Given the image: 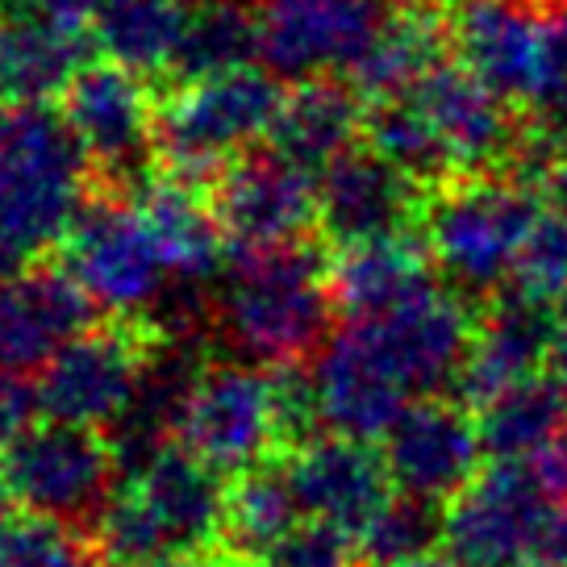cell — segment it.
Returning <instances> with one entry per match:
<instances>
[{
  "label": "cell",
  "mask_w": 567,
  "mask_h": 567,
  "mask_svg": "<svg viewBox=\"0 0 567 567\" xmlns=\"http://www.w3.org/2000/svg\"><path fill=\"white\" fill-rule=\"evenodd\" d=\"M4 496H9V493H4V480H0V501H4Z\"/></svg>",
  "instance_id": "cell-47"
},
{
  "label": "cell",
  "mask_w": 567,
  "mask_h": 567,
  "mask_svg": "<svg viewBox=\"0 0 567 567\" xmlns=\"http://www.w3.org/2000/svg\"><path fill=\"white\" fill-rule=\"evenodd\" d=\"M309 384L321 425H330V434L363 443L384 439L389 425L413 405V392L401 384V375L384 363V354L354 321H347V330L318 351Z\"/></svg>",
  "instance_id": "cell-14"
},
{
  "label": "cell",
  "mask_w": 567,
  "mask_h": 567,
  "mask_svg": "<svg viewBox=\"0 0 567 567\" xmlns=\"http://www.w3.org/2000/svg\"><path fill=\"white\" fill-rule=\"evenodd\" d=\"M21 9H30L47 21H59V25H71V30H84L105 9V0H21Z\"/></svg>",
  "instance_id": "cell-40"
},
{
  "label": "cell",
  "mask_w": 567,
  "mask_h": 567,
  "mask_svg": "<svg viewBox=\"0 0 567 567\" xmlns=\"http://www.w3.org/2000/svg\"><path fill=\"white\" fill-rule=\"evenodd\" d=\"M193 4H217V0H193Z\"/></svg>",
  "instance_id": "cell-48"
},
{
  "label": "cell",
  "mask_w": 567,
  "mask_h": 567,
  "mask_svg": "<svg viewBox=\"0 0 567 567\" xmlns=\"http://www.w3.org/2000/svg\"><path fill=\"white\" fill-rule=\"evenodd\" d=\"M280 467L305 517L334 522L354 538L392 496L384 455H375L363 439H347V434H313L305 443L288 446Z\"/></svg>",
  "instance_id": "cell-15"
},
{
  "label": "cell",
  "mask_w": 567,
  "mask_h": 567,
  "mask_svg": "<svg viewBox=\"0 0 567 567\" xmlns=\"http://www.w3.org/2000/svg\"><path fill=\"white\" fill-rule=\"evenodd\" d=\"M68 271L109 318H151L176 284L159 238L130 200H101L80 213L68 234Z\"/></svg>",
  "instance_id": "cell-6"
},
{
  "label": "cell",
  "mask_w": 567,
  "mask_h": 567,
  "mask_svg": "<svg viewBox=\"0 0 567 567\" xmlns=\"http://www.w3.org/2000/svg\"><path fill=\"white\" fill-rule=\"evenodd\" d=\"M89 193V155L63 113L18 105L0 130V238L38 255L68 238Z\"/></svg>",
  "instance_id": "cell-3"
},
{
  "label": "cell",
  "mask_w": 567,
  "mask_h": 567,
  "mask_svg": "<svg viewBox=\"0 0 567 567\" xmlns=\"http://www.w3.org/2000/svg\"><path fill=\"white\" fill-rule=\"evenodd\" d=\"M84 71V38L71 25L18 9L0 18V101L47 105Z\"/></svg>",
  "instance_id": "cell-25"
},
{
  "label": "cell",
  "mask_w": 567,
  "mask_h": 567,
  "mask_svg": "<svg viewBox=\"0 0 567 567\" xmlns=\"http://www.w3.org/2000/svg\"><path fill=\"white\" fill-rule=\"evenodd\" d=\"M514 288L543 305L567 301V213H543L514 271Z\"/></svg>",
  "instance_id": "cell-36"
},
{
  "label": "cell",
  "mask_w": 567,
  "mask_h": 567,
  "mask_svg": "<svg viewBox=\"0 0 567 567\" xmlns=\"http://www.w3.org/2000/svg\"><path fill=\"white\" fill-rule=\"evenodd\" d=\"M221 476L226 472H217L188 446L167 443L122 484L142 501V509L159 526L172 555L184 559L217 543V534H226L230 488L221 484Z\"/></svg>",
  "instance_id": "cell-20"
},
{
  "label": "cell",
  "mask_w": 567,
  "mask_h": 567,
  "mask_svg": "<svg viewBox=\"0 0 567 567\" xmlns=\"http://www.w3.org/2000/svg\"><path fill=\"white\" fill-rule=\"evenodd\" d=\"M384 467L392 476V488L422 501H455V496L484 472L480 463L484 443H480L476 413H467L455 401L443 396H422L389 425L384 434Z\"/></svg>",
  "instance_id": "cell-12"
},
{
  "label": "cell",
  "mask_w": 567,
  "mask_h": 567,
  "mask_svg": "<svg viewBox=\"0 0 567 567\" xmlns=\"http://www.w3.org/2000/svg\"><path fill=\"white\" fill-rule=\"evenodd\" d=\"M271 71H226L188 80L159 109V151L172 176H221L234 159L250 155L259 138H271L284 92Z\"/></svg>",
  "instance_id": "cell-4"
},
{
  "label": "cell",
  "mask_w": 567,
  "mask_h": 567,
  "mask_svg": "<svg viewBox=\"0 0 567 567\" xmlns=\"http://www.w3.org/2000/svg\"><path fill=\"white\" fill-rule=\"evenodd\" d=\"M389 18L384 0H264L259 59L271 75L297 84L326 71H354Z\"/></svg>",
  "instance_id": "cell-9"
},
{
  "label": "cell",
  "mask_w": 567,
  "mask_h": 567,
  "mask_svg": "<svg viewBox=\"0 0 567 567\" xmlns=\"http://www.w3.org/2000/svg\"><path fill=\"white\" fill-rule=\"evenodd\" d=\"M425 188L384 155L351 151L318 176V226L338 247L372 243L422 221Z\"/></svg>",
  "instance_id": "cell-17"
},
{
  "label": "cell",
  "mask_w": 567,
  "mask_h": 567,
  "mask_svg": "<svg viewBox=\"0 0 567 567\" xmlns=\"http://www.w3.org/2000/svg\"><path fill=\"white\" fill-rule=\"evenodd\" d=\"M188 18L184 0H105L92 21V38L109 63L134 75H159L176 71Z\"/></svg>",
  "instance_id": "cell-29"
},
{
  "label": "cell",
  "mask_w": 567,
  "mask_h": 567,
  "mask_svg": "<svg viewBox=\"0 0 567 567\" xmlns=\"http://www.w3.org/2000/svg\"><path fill=\"white\" fill-rule=\"evenodd\" d=\"M301 505L292 496V484L284 476V467H250L243 480L230 488V517H226V538L243 559H259L284 530H292L301 522Z\"/></svg>",
  "instance_id": "cell-32"
},
{
  "label": "cell",
  "mask_w": 567,
  "mask_h": 567,
  "mask_svg": "<svg viewBox=\"0 0 567 567\" xmlns=\"http://www.w3.org/2000/svg\"><path fill=\"white\" fill-rule=\"evenodd\" d=\"M0 480L25 514L59 526H92L117 488V460L96 430L47 422L4 451Z\"/></svg>",
  "instance_id": "cell-5"
},
{
  "label": "cell",
  "mask_w": 567,
  "mask_h": 567,
  "mask_svg": "<svg viewBox=\"0 0 567 567\" xmlns=\"http://www.w3.org/2000/svg\"><path fill=\"white\" fill-rule=\"evenodd\" d=\"M167 567H196V564H167Z\"/></svg>",
  "instance_id": "cell-49"
},
{
  "label": "cell",
  "mask_w": 567,
  "mask_h": 567,
  "mask_svg": "<svg viewBox=\"0 0 567 567\" xmlns=\"http://www.w3.org/2000/svg\"><path fill=\"white\" fill-rule=\"evenodd\" d=\"M443 526L446 514L434 501L396 493L359 534V559L372 567H405L425 559L443 543Z\"/></svg>",
  "instance_id": "cell-33"
},
{
  "label": "cell",
  "mask_w": 567,
  "mask_h": 567,
  "mask_svg": "<svg viewBox=\"0 0 567 567\" xmlns=\"http://www.w3.org/2000/svg\"><path fill=\"white\" fill-rule=\"evenodd\" d=\"M413 96L439 125L455 176H484L496 167H514L517 151L526 142L514 122V105L496 96L488 84H480L463 63L460 68L443 63L413 89Z\"/></svg>",
  "instance_id": "cell-19"
},
{
  "label": "cell",
  "mask_w": 567,
  "mask_h": 567,
  "mask_svg": "<svg viewBox=\"0 0 567 567\" xmlns=\"http://www.w3.org/2000/svg\"><path fill=\"white\" fill-rule=\"evenodd\" d=\"M550 488L530 463H493L446 509L443 547L455 567H526Z\"/></svg>",
  "instance_id": "cell-8"
},
{
  "label": "cell",
  "mask_w": 567,
  "mask_h": 567,
  "mask_svg": "<svg viewBox=\"0 0 567 567\" xmlns=\"http://www.w3.org/2000/svg\"><path fill=\"white\" fill-rule=\"evenodd\" d=\"M92 301L71 271L30 267L0 284V372L34 375L89 330Z\"/></svg>",
  "instance_id": "cell-21"
},
{
  "label": "cell",
  "mask_w": 567,
  "mask_h": 567,
  "mask_svg": "<svg viewBox=\"0 0 567 567\" xmlns=\"http://www.w3.org/2000/svg\"><path fill=\"white\" fill-rule=\"evenodd\" d=\"M363 326V334L372 338V347L384 354L392 372L401 375L413 396H439L446 384H460L476 321L463 309L460 297H451L443 288L425 292L413 305L384 313V318L354 321Z\"/></svg>",
  "instance_id": "cell-16"
},
{
  "label": "cell",
  "mask_w": 567,
  "mask_h": 567,
  "mask_svg": "<svg viewBox=\"0 0 567 567\" xmlns=\"http://www.w3.org/2000/svg\"><path fill=\"white\" fill-rule=\"evenodd\" d=\"M155 338L125 326H101L75 334L42 368L38 396L51 422L84 425V430H113L134 401Z\"/></svg>",
  "instance_id": "cell-10"
},
{
  "label": "cell",
  "mask_w": 567,
  "mask_h": 567,
  "mask_svg": "<svg viewBox=\"0 0 567 567\" xmlns=\"http://www.w3.org/2000/svg\"><path fill=\"white\" fill-rule=\"evenodd\" d=\"M526 113L543 134H567V0H543V51Z\"/></svg>",
  "instance_id": "cell-34"
},
{
  "label": "cell",
  "mask_w": 567,
  "mask_h": 567,
  "mask_svg": "<svg viewBox=\"0 0 567 567\" xmlns=\"http://www.w3.org/2000/svg\"><path fill=\"white\" fill-rule=\"evenodd\" d=\"M359 134H368L363 92L338 80H301L292 92H284V105L271 125V146L301 172L321 176L330 163L351 155Z\"/></svg>",
  "instance_id": "cell-24"
},
{
  "label": "cell",
  "mask_w": 567,
  "mask_h": 567,
  "mask_svg": "<svg viewBox=\"0 0 567 567\" xmlns=\"http://www.w3.org/2000/svg\"><path fill=\"white\" fill-rule=\"evenodd\" d=\"M368 146L375 155H384L392 167H401L409 179H417L422 188H439L446 179H455L446 142L439 134L434 117L425 105L405 92V96H389V101H372L368 109Z\"/></svg>",
  "instance_id": "cell-30"
},
{
  "label": "cell",
  "mask_w": 567,
  "mask_h": 567,
  "mask_svg": "<svg viewBox=\"0 0 567 567\" xmlns=\"http://www.w3.org/2000/svg\"><path fill=\"white\" fill-rule=\"evenodd\" d=\"M330 264L305 243L238 250L213 297V326L238 359L259 368H301L330 342Z\"/></svg>",
  "instance_id": "cell-1"
},
{
  "label": "cell",
  "mask_w": 567,
  "mask_h": 567,
  "mask_svg": "<svg viewBox=\"0 0 567 567\" xmlns=\"http://www.w3.org/2000/svg\"><path fill=\"white\" fill-rule=\"evenodd\" d=\"M480 443L493 463H530L555 443L567 422V389L555 375L534 372L476 405Z\"/></svg>",
  "instance_id": "cell-27"
},
{
  "label": "cell",
  "mask_w": 567,
  "mask_h": 567,
  "mask_svg": "<svg viewBox=\"0 0 567 567\" xmlns=\"http://www.w3.org/2000/svg\"><path fill=\"white\" fill-rule=\"evenodd\" d=\"M138 209L151 234L159 238L163 259L179 284H209L221 267L226 230L217 221L213 205L196 196L193 179H155L138 196Z\"/></svg>",
  "instance_id": "cell-26"
},
{
  "label": "cell",
  "mask_w": 567,
  "mask_h": 567,
  "mask_svg": "<svg viewBox=\"0 0 567 567\" xmlns=\"http://www.w3.org/2000/svg\"><path fill=\"white\" fill-rule=\"evenodd\" d=\"M550 375L567 389V301L555 309V326H550Z\"/></svg>",
  "instance_id": "cell-42"
},
{
  "label": "cell",
  "mask_w": 567,
  "mask_h": 567,
  "mask_svg": "<svg viewBox=\"0 0 567 567\" xmlns=\"http://www.w3.org/2000/svg\"><path fill=\"white\" fill-rule=\"evenodd\" d=\"M550 326H555V309L517 288L514 297L488 305L476 321V338H472V351L455 384L463 401L484 405L501 389L538 372L550 354Z\"/></svg>",
  "instance_id": "cell-22"
},
{
  "label": "cell",
  "mask_w": 567,
  "mask_h": 567,
  "mask_svg": "<svg viewBox=\"0 0 567 567\" xmlns=\"http://www.w3.org/2000/svg\"><path fill=\"white\" fill-rule=\"evenodd\" d=\"M354 555H359V538L351 530H342L334 522L301 517L255 559V567H351Z\"/></svg>",
  "instance_id": "cell-37"
},
{
  "label": "cell",
  "mask_w": 567,
  "mask_h": 567,
  "mask_svg": "<svg viewBox=\"0 0 567 567\" xmlns=\"http://www.w3.org/2000/svg\"><path fill=\"white\" fill-rule=\"evenodd\" d=\"M526 567H567V505H550L547 522L538 526Z\"/></svg>",
  "instance_id": "cell-39"
},
{
  "label": "cell",
  "mask_w": 567,
  "mask_h": 567,
  "mask_svg": "<svg viewBox=\"0 0 567 567\" xmlns=\"http://www.w3.org/2000/svg\"><path fill=\"white\" fill-rule=\"evenodd\" d=\"M405 567H455L451 559H439V555H425V559H413V564Z\"/></svg>",
  "instance_id": "cell-45"
},
{
  "label": "cell",
  "mask_w": 567,
  "mask_h": 567,
  "mask_svg": "<svg viewBox=\"0 0 567 567\" xmlns=\"http://www.w3.org/2000/svg\"><path fill=\"white\" fill-rule=\"evenodd\" d=\"M538 476H543V484L550 488V496L567 505V422H564V430L555 434V443L543 451V460H538Z\"/></svg>",
  "instance_id": "cell-41"
},
{
  "label": "cell",
  "mask_w": 567,
  "mask_h": 567,
  "mask_svg": "<svg viewBox=\"0 0 567 567\" xmlns=\"http://www.w3.org/2000/svg\"><path fill=\"white\" fill-rule=\"evenodd\" d=\"M255 59H259V13H247L238 0H217V4H200L188 18L176 75L184 84L209 80V75L250 68Z\"/></svg>",
  "instance_id": "cell-31"
},
{
  "label": "cell",
  "mask_w": 567,
  "mask_h": 567,
  "mask_svg": "<svg viewBox=\"0 0 567 567\" xmlns=\"http://www.w3.org/2000/svg\"><path fill=\"white\" fill-rule=\"evenodd\" d=\"M543 184H547V193L555 196V205L567 213V142L550 151V163H547V176H543Z\"/></svg>",
  "instance_id": "cell-43"
},
{
  "label": "cell",
  "mask_w": 567,
  "mask_h": 567,
  "mask_svg": "<svg viewBox=\"0 0 567 567\" xmlns=\"http://www.w3.org/2000/svg\"><path fill=\"white\" fill-rule=\"evenodd\" d=\"M213 213L234 250L301 243L318 226V179L284 155H243L217 176Z\"/></svg>",
  "instance_id": "cell-13"
},
{
  "label": "cell",
  "mask_w": 567,
  "mask_h": 567,
  "mask_svg": "<svg viewBox=\"0 0 567 567\" xmlns=\"http://www.w3.org/2000/svg\"><path fill=\"white\" fill-rule=\"evenodd\" d=\"M18 250L9 247V243H4V238H0V284L4 280H13V276H18Z\"/></svg>",
  "instance_id": "cell-44"
},
{
  "label": "cell",
  "mask_w": 567,
  "mask_h": 567,
  "mask_svg": "<svg viewBox=\"0 0 567 567\" xmlns=\"http://www.w3.org/2000/svg\"><path fill=\"white\" fill-rule=\"evenodd\" d=\"M330 276H334V301L347 321L384 318L439 288L434 284L439 267L430 259V250L405 234L342 247L330 264Z\"/></svg>",
  "instance_id": "cell-23"
},
{
  "label": "cell",
  "mask_w": 567,
  "mask_h": 567,
  "mask_svg": "<svg viewBox=\"0 0 567 567\" xmlns=\"http://www.w3.org/2000/svg\"><path fill=\"white\" fill-rule=\"evenodd\" d=\"M446 51H451L446 18L430 13V9H405L384 21L372 51L354 63L351 80L354 89L363 92V101L405 96L443 68Z\"/></svg>",
  "instance_id": "cell-28"
},
{
  "label": "cell",
  "mask_w": 567,
  "mask_h": 567,
  "mask_svg": "<svg viewBox=\"0 0 567 567\" xmlns=\"http://www.w3.org/2000/svg\"><path fill=\"white\" fill-rule=\"evenodd\" d=\"M538 217L543 213L530 179L514 172L455 176L425 196V250L460 292L488 297L514 280L522 247Z\"/></svg>",
  "instance_id": "cell-2"
},
{
  "label": "cell",
  "mask_w": 567,
  "mask_h": 567,
  "mask_svg": "<svg viewBox=\"0 0 567 567\" xmlns=\"http://www.w3.org/2000/svg\"><path fill=\"white\" fill-rule=\"evenodd\" d=\"M38 413H42V396L30 384V375L0 372V455L34 430Z\"/></svg>",
  "instance_id": "cell-38"
},
{
  "label": "cell",
  "mask_w": 567,
  "mask_h": 567,
  "mask_svg": "<svg viewBox=\"0 0 567 567\" xmlns=\"http://www.w3.org/2000/svg\"><path fill=\"white\" fill-rule=\"evenodd\" d=\"M446 25L463 68L526 109L543 51V0H455Z\"/></svg>",
  "instance_id": "cell-18"
},
{
  "label": "cell",
  "mask_w": 567,
  "mask_h": 567,
  "mask_svg": "<svg viewBox=\"0 0 567 567\" xmlns=\"http://www.w3.org/2000/svg\"><path fill=\"white\" fill-rule=\"evenodd\" d=\"M63 117L92 167L117 184L138 176L142 163L159 146V105L151 101L146 75H134L109 59L71 80L63 92Z\"/></svg>",
  "instance_id": "cell-11"
},
{
  "label": "cell",
  "mask_w": 567,
  "mask_h": 567,
  "mask_svg": "<svg viewBox=\"0 0 567 567\" xmlns=\"http://www.w3.org/2000/svg\"><path fill=\"white\" fill-rule=\"evenodd\" d=\"M4 117H9V109H0V130H4Z\"/></svg>",
  "instance_id": "cell-46"
},
{
  "label": "cell",
  "mask_w": 567,
  "mask_h": 567,
  "mask_svg": "<svg viewBox=\"0 0 567 567\" xmlns=\"http://www.w3.org/2000/svg\"><path fill=\"white\" fill-rule=\"evenodd\" d=\"M276 443H288L280 375H267L247 359L205 368L179 417V446L217 472H250L276 451Z\"/></svg>",
  "instance_id": "cell-7"
},
{
  "label": "cell",
  "mask_w": 567,
  "mask_h": 567,
  "mask_svg": "<svg viewBox=\"0 0 567 567\" xmlns=\"http://www.w3.org/2000/svg\"><path fill=\"white\" fill-rule=\"evenodd\" d=\"M0 567H109L92 564L68 526L47 517H0Z\"/></svg>",
  "instance_id": "cell-35"
}]
</instances>
